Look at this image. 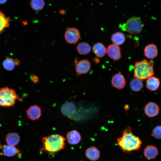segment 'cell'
Returning <instances> with one entry per match:
<instances>
[{
    "label": "cell",
    "mask_w": 161,
    "mask_h": 161,
    "mask_svg": "<svg viewBox=\"0 0 161 161\" xmlns=\"http://www.w3.org/2000/svg\"><path fill=\"white\" fill-rule=\"evenodd\" d=\"M117 142L121 150L126 153L138 150L142 144L141 139L138 136L133 134L129 126L124 129L122 136L117 139Z\"/></svg>",
    "instance_id": "obj_1"
},
{
    "label": "cell",
    "mask_w": 161,
    "mask_h": 161,
    "mask_svg": "<svg viewBox=\"0 0 161 161\" xmlns=\"http://www.w3.org/2000/svg\"><path fill=\"white\" fill-rule=\"evenodd\" d=\"M65 140L63 136L57 134L44 137L42 139L44 145L42 150L50 153L58 152L64 148Z\"/></svg>",
    "instance_id": "obj_2"
},
{
    "label": "cell",
    "mask_w": 161,
    "mask_h": 161,
    "mask_svg": "<svg viewBox=\"0 0 161 161\" xmlns=\"http://www.w3.org/2000/svg\"><path fill=\"white\" fill-rule=\"evenodd\" d=\"M153 63L145 59L136 61L134 64V76L144 80L152 76L154 74Z\"/></svg>",
    "instance_id": "obj_3"
},
{
    "label": "cell",
    "mask_w": 161,
    "mask_h": 161,
    "mask_svg": "<svg viewBox=\"0 0 161 161\" xmlns=\"http://www.w3.org/2000/svg\"><path fill=\"white\" fill-rule=\"evenodd\" d=\"M18 98V95L13 89L7 87L0 88V106H12Z\"/></svg>",
    "instance_id": "obj_4"
},
{
    "label": "cell",
    "mask_w": 161,
    "mask_h": 161,
    "mask_svg": "<svg viewBox=\"0 0 161 161\" xmlns=\"http://www.w3.org/2000/svg\"><path fill=\"white\" fill-rule=\"evenodd\" d=\"M121 26L123 30L130 34L137 35L141 32L143 25L140 18L133 16L128 19L125 24Z\"/></svg>",
    "instance_id": "obj_5"
},
{
    "label": "cell",
    "mask_w": 161,
    "mask_h": 161,
    "mask_svg": "<svg viewBox=\"0 0 161 161\" xmlns=\"http://www.w3.org/2000/svg\"><path fill=\"white\" fill-rule=\"evenodd\" d=\"M80 37L79 30L75 27H71L65 31L64 37L66 41L68 43L72 44L77 42Z\"/></svg>",
    "instance_id": "obj_6"
},
{
    "label": "cell",
    "mask_w": 161,
    "mask_h": 161,
    "mask_svg": "<svg viewBox=\"0 0 161 161\" xmlns=\"http://www.w3.org/2000/svg\"><path fill=\"white\" fill-rule=\"evenodd\" d=\"M75 71L79 75L85 74L90 69L91 63L87 59H83L75 63Z\"/></svg>",
    "instance_id": "obj_7"
},
{
    "label": "cell",
    "mask_w": 161,
    "mask_h": 161,
    "mask_svg": "<svg viewBox=\"0 0 161 161\" xmlns=\"http://www.w3.org/2000/svg\"><path fill=\"white\" fill-rule=\"evenodd\" d=\"M106 53L109 58L114 61L119 60L121 57L120 47L114 44L108 46L106 48Z\"/></svg>",
    "instance_id": "obj_8"
},
{
    "label": "cell",
    "mask_w": 161,
    "mask_h": 161,
    "mask_svg": "<svg viewBox=\"0 0 161 161\" xmlns=\"http://www.w3.org/2000/svg\"><path fill=\"white\" fill-rule=\"evenodd\" d=\"M145 113L149 117H153L158 115L160 112V108L156 103L150 102L148 103L144 108Z\"/></svg>",
    "instance_id": "obj_9"
},
{
    "label": "cell",
    "mask_w": 161,
    "mask_h": 161,
    "mask_svg": "<svg viewBox=\"0 0 161 161\" xmlns=\"http://www.w3.org/2000/svg\"><path fill=\"white\" fill-rule=\"evenodd\" d=\"M61 110V112L64 115L70 118L76 112V107L75 104L73 102H67L62 105Z\"/></svg>",
    "instance_id": "obj_10"
},
{
    "label": "cell",
    "mask_w": 161,
    "mask_h": 161,
    "mask_svg": "<svg viewBox=\"0 0 161 161\" xmlns=\"http://www.w3.org/2000/svg\"><path fill=\"white\" fill-rule=\"evenodd\" d=\"M26 112L27 117L32 120L39 119L41 114V109L37 105L30 106L27 110Z\"/></svg>",
    "instance_id": "obj_11"
},
{
    "label": "cell",
    "mask_w": 161,
    "mask_h": 161,
    "mask_svg": "<svg viewBox=\"0 0 161 161\" xmlns=\"http://www.w3.org/2000/svg\"><path fill=\"white\" fill-rule=\"evenodd\" d=\"M111 83L114 88L120 89L124 87L126 81L123 75L121 74L117 73L112 78Z\"/></svg>",
    "instance_id": "obj_12"
},
{
    "label": "cell",
    "mask_w": 161,
    "mask_h": 161,
    "mask_svg": "<svg viewBox=\"0 0 161 161\" xmlns=\"http://www.w3.org/2000/svg\"><path fill=\"white\" fill-rule=\"evenodd\" d=\"M68 143L71 145L78 144L81 140V136L78 131L74 130L68 132L66 135Z\"/></svg>",
    "instance_id": "obj_13"
},
{
    "label": "cell",
    "mask_w": 161,
    "mask_h": 161,
    "mask_svg": "<svg viewBox=\"0 0 161 161\" xmlns=\"http://www.w3.org/2000/svg\"><path fill=\"white\" fill-rule=\"evenodd\" d=\"M145 56L149 59H154L158 55V49L154 44H151L146 45L144 50Z\"/></svg>",
    "instance_id": "obj_14"
},
{
    "label": "cell",
    "mask_w": 161,
    "mask_h": 161,
    "mask_svg": "<svg viewBox=\"0 0 161 161\" xmlns=\"http://www.w3.org/2000/svg\"><path fill=\"white\" fill-rule=\"evenodd\" d=\"M144 157L147 159H154L158 154V151L156 147L152 145L146 146L143 151Z\"/></svg>",
    "instance_id": "obj_15"
},
{
    "label": "cell",
    "mask_w": 161,
    "mask_h": 161,
    "mask_svg": "<svg viewBox=\"0 0 161 161\" xmlns=\"http://www.w3.org/2000/svg\"><path fill=\"white\" fill-rule=\"evenodd\" d=\"M86 157L90 160L95 161L98 160L100 156L99 150L95 146H92L88 148L85 151Z\"/></svg>",
    "instance_id": "obj_16"
},
{
    "label": "cell",
    "mask_w": 161,
    "mask_h": 161,
    "mask_svg": "<svg viewBox=\"0 0 161 161\" xmlns=\"http://www.w3.org/2000/svg\"><path fill=\"white\" fill-rule=\"evenodd\" d=\"M2 155L7 157H13L20 152V151L15 146L5 145L2 147Z\"/></svg>",
    "instance_id": "obj_17"
},
{
    "label": "cell",
    "mask_w": 161,
    "mask_h": 161,
    "mask_svg": "<svg viewBox=\"0 0 161 161\" xmlns=\"http://www.w3.org/2000/svg\"><path fill=\"white\" fill-rule=\"evenodd\" d=\"M92 51L94 54L98 58H102L106 53V49L102 43L98 42L92 47Z\"/></svg>",
    "instance_id": "obj_18"
},
{
    "label": "cell",
    "mask_w": 161,
    "mask_h": 161,
    "mask_svg": "<svg viewBox=\"0 0 161 161\" xmlns=\"http://www.w3.org/2000/svg\"><path fill=\"white\" fill-rule=\"evenodd\" d=\"M160 85V81L159 79L153 76L147 79L146 82V88L151 91L157 90L158 88Z\"/></svg>",
    "instance_id": "obj_19"
},
{
    "label": "cell",
    "mask_w": 161,
    "mask_h": 161,
    "mask_svg": "<svg viewBox=\"0 0 161 161\" xmlns=\"http://www.w3.org/2000/svg\"><path fill=\"white\" fill-rule=\"evenodd\" d=\"M20 140L19 135L14 132L8 133L5 138L6 142L7 145L13 146L17 145L20 142Z\"/></svg>",
    "instance_id": "obj_20"
},
{
    "label": "cell",
    "mask_w": 161,
    "mask_h": 161,
    "mask_svg": "<svg viewBox=\"0 0 161 161\" xmlns=\"http://www.w3.org/2000/svg\"><path fill=\"white\" fill-rule=\"evenodd\" d=\"M76 49L79 54L81 55H86L91 51V47L88 43L82 42L79 43L76 47Z\"/></svg>",
    "instance_id": "obj_21"
},
{
    "label": "cell",
    "mask_w": 161,
    "mask_h": 161,
    "mask_svg": "<svg viewBox=\"0 0 161 161\" xmlns=\"http://www.w3.org/2000/svg\"><path fill=\"white\" fill-rule=\"evenodd\" d=\"M111 40L114 44L119 46L125 42L126 38L123 32H117L112 35Z\"/></svg>",
    "instance_id": "obj_22"
},
{
    "label": "cell",
    "mask_w": 161,
    "mask_h": 161,
    "mask_svg": "<svg viewBox=\"0 0 161 161\" xmlns=\"http://www.w3.org/2000/svg\"><path fill=\"white\" fill-rule=\"evenodd\" d=\"M10 21L11 19L10 18L7 17L4 13L0 11V34L8 27Z\"/></svg>",
    "instance_id": "obj_23"
},
{
    "label": "cell",
    "mask_w": 161,
    "mask_h": 161,
    "mask_svg": "<svg viewBox=\"0 0 161 161\" xmlns=\"http://www.w3.org/2000/svg\"><path fill=\"white\" fill-rule=\"evenodd\" d=\"M130 86L132 91L137 92L142 89L143 87V83L141 80L135 78L130 81Z\"/></svg>",
    "instance_id": "obj_24"
},
{
    "label": "cell",
    "mask_w": 161,
    "mask_h": 161,
    "mask_svg": "<svg viewBox=\"0 0 161 161\" xmlns=\"http://www.w3.org/2000/svg\"><path fill=\"white\" fill-rule=\"evenodd\" d=\"M30 5L32 9L35 11H40L44 8L45 2L43 0H32L31 1Z\"/></svg>",
    "instance_id": "obj_25"
},
{
    "label": "cell",
    "mask_w": 161,
    "mask_h": 161,
    "mask_svg": "<svg viewBox=\"0 0 161 161\" xmlns=\"http://www.w3.org/2000/svg\"><path fill=\"white\" fill-rule=\"evenodd\" d=\"M2 65L4 69L9 71L13 70L15 66L14 60L9 57H7L4 60Z\"/></svg>",
    "instance_id": "obj_26"
},
{
    "label": "cell",
    "mask_w": 161,
    "mask_h": 161,
    "mask_svg": "<svg viewBox=\"0 0 161 161\" xmlns=\"http://www.w3.org/2000/svg\"><path fill=\"white\" fill-rule=\"evenodd\" d=\"M151 136L156 139H161V126H157L153 129Z\"/></svg>",
    "instance_id": "obj_27"
},
{
    "label": "cell",
    "mask_w": 161,
    "mask_h": 161,
    "mask_svg": "<svg viewBox=\"0 0 161 161\" xmlns=\"http://www.w3.org/2000/svg\"><path fill=\"white\" fill-rule=\"evenodd\" d=\"M31 79L32 81L35 83H37L39 80L38 77L35 74L32 75Z\"/></svg>",
    "instance_id": "obj_28"
},
{
    "label": "cell",
    "mask_w": 161,
    "mask_h": 161,
    "mask_svg": "<svg viewBox=\"0 0 161 161\" xmlns=\"http://www.w3.org/2000/svg\"><path fill=\"white\" fill-rule=\"evenodd\" d=\"M14 62L15 66H18L20 64V61L18 59L14 60Z\"/></svg>",
    "instance_id": "obj_29"
},
{
    "label": "cell",
    "mask_w": 161,
    "mask_h": 161,
    "mask_svg": "<svg viewBox=\"0 0 161 161\" xmlns=\"http://www.w3.org/2000/svg\"><path fill=\"white\" fill-rule=\"evenodd\" d=\"M66 11H65L64 10H61L59 11V13L61 15L65 14L66 13Z\"/></svg>",
    "instance_id": "obj_30"
},
{
    "label": "cell",
    "mask_w": 161,
    "mask_h": 161,
    "mask_svg": "<svg viewBox=\"0 0 161 161\" xmlns=\"http://www.w3.org/2000/svg\"><path fill=\"white\" fill-rule=\"evenodd\" d=\"M99 59L98 58H94L93 59V60L97 64L99 62Z\"/></svg>",
    "instance_id": "obj_31"
},
{
    "label": "cell",
    "mask_w": 161,
    "mask_h": 161,
    "mask_svg": "<svg viewBox=\"0 0 161 161\" xmlns=\"http://www.w3.org/2000/svg\"><path fill=\"white\" fill-rule=\"evenodd\" d=\"M7 0H0V4H3L5 3Z\"/></svg>",
    "instance_id": "obj_32"
},
{
    "label": "cell",
    "mask_w": 161,
    "mask_h": 161,
    "mask_svg": "<svg viewBox=\"0 0 161 161\" xmlns=\"http://www.w3.org/2000/svg\"><path fill=\"white\" fill-rule=\"evenodd\" d=\"M124 108L126 110H128L129 109V107L128 105H126L124 106Z\"/></svg>",
    "instance_id": "obj_33"
}]
</instances>
